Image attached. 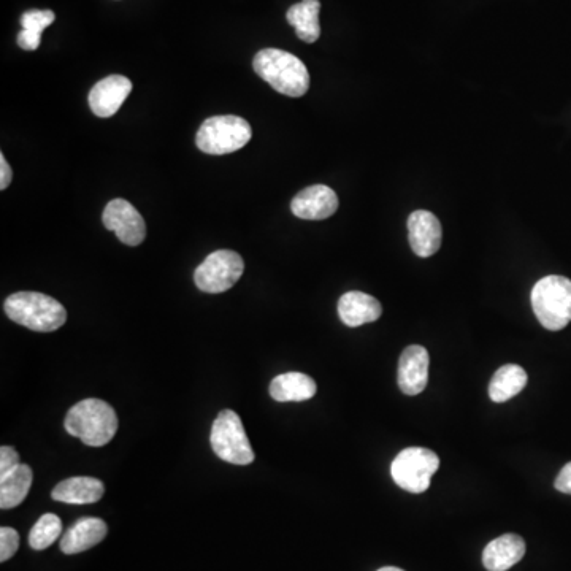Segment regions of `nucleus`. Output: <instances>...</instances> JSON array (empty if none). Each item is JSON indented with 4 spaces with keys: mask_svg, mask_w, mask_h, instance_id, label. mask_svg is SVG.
Listing matches in <instances>:
<instances>
[{
    "mask_svg": "<svg viewBox=\"0 0 571 571\" xmlns=\"http://www.w3.org/2000/svg\"><path fill=\"white\" fill-rule=\"evenodd\" d=\"M107 524L102 519L85 518L75 522L61 540L64 554H78L99 545L107 537Z\"/></svg>",
    "mask_w": 571,
    "mask_h": 571,
    "instance_id": "nucleus-16",
    "label": "nucleus"
},
{
    "mask_svg": "<svg viewBox=\"0 0 571 571\" xmlns=\"http://www.w3.org/2000/svg\"><path fill=\"white\" fill-rule=\"evenodd\" d=\"M338 210V197L334 189L315 184L303 189L291 202V211L297 218L321 221L330 218Z\"/></svg>",
    "mask_w": 571,
    "mask_h": 571,
    "instance_id": "nucleus-11",
    "label": "nucleus"
},
{
    "mask_svg": "<svg viewBox=\"0 0 571 571\" xmlns=\"http://www.w3.org/2000/svg\"><path fill=\"white\" fill-rule=\"evenodd\" d=\"M408 237L413 253L419 257L434 256L441 246L440 221L434 213L426 210H418L411 213L408 218Z\"/></svg>",
    "mask_w": 571,
    "mask_h": 571,
    "instance_id": "nucleus-13",
    "label": "nucleus"
},
{
    "mask_svg": "<svg viewBox=\"0 0 571 571\" xmlns=\"http://www.w3.org/2000/svg\"><path fill=\"white\" fill-rule=\"evenodd\" d=\"M527 381H529V376L524 368L513 364L503 365L492 376L491 384H489V397L495 403L508 402L526 388Z\"/></svg>",
    "mask_w": 571,
    "mask_h": 571,
    "instance_id": "nucleus-20",
    "label": "nucleus"
},
{
    "mask_svg": "<svg viewBox=\"0 0 571 571\" xmlns=\"http://www.w3.org/2000/svg\"><path fill=\"white\" fill-rule=\"evenodd\" d=\"M105 494L104 483L89 476H77L62 481L53 489V499L56 502L69 505H89L99 502Z\"/></svg>",
    "mask_w": 571,
    "mask_h": 571,
    "instance_id": "nucleus-17",
    "label": "nucleus"
},
{
    "mask_svg": "<svg viewBox=\"0 0 571 571\" xmlns=\"http://www.w3.org/2000/svg\"><path fill=\"white\" fill-rule=\"evenodd\" d=\"M20 454L12 446H2L0 448V478H4L8 473H12L16 467H20Z\"/></svg>",
    "mask_w": 571,
    "mask_h": 571,
    "instance_id": "nucleus-25",
    "label": "nucleus"
},
{
    "mask_svg": "<svg viewBox=\"0 0 571 571\" xmlns=\"http://www.w3.org/2000/svg\"><path fill=\"white\" fill-rule=\"evenodd\" d=\"M440 468V457L427 448H407L397 454L391 465L392 480L403 491L422 494L430 487L432 476Z\"/></svg>",
    "mask_w": 571,
    "mask_h": 571,
    "instance_id": "nucleus-7",
    "label": "nucleus"
},
{
    "mask_svg": "<svg viewBox=\"0 0 571 571\" xmlns=\"http://www.w3.org/2000/svg\"><path fill=\"white\" fill-rule=\"evenodd\" d=\"M251 126L240 116H213L207 119L199 132L196 143L202 153L223 156L242 150L251 140Z\"/></svg>",
    "mask_w": 571,
    "mask_h": 571,
    "instance_id": "nucleus-5",
    "label": "nucleus"
},
{
    "mask_svg": "<svg viewBox=\"0 0 571 571\" xmlns=\"http://www.w3.org/2000/svg\"><path fill=\"white\" fill-rule=\"evenodd\" d=\"M20 546V535L12 527L0 529V562H7L15 556Z\"/></svg>",
    "mask_w": 571,
    "mask_h": 571,
    "instance_id": "nucleus-24",
    "label": "nucleus"
},
{
    "mask_svg": "<svg viewBox=\"0 0 571 571\" xmlns=\"http://www.w3.org/2000/svg\"><path fill=\"white\" fill-rule=\"evenodd\" d=\"M254 72L284 96L302 97L310 88L307 66L288 51L265 48L254 56Z\"/></svg>",
    "mask_w": 571,
    "mask_h": 571,
    "instance_id": "nucleus-1",
    "label": "nucleus"
},
{
    "mask_svg": "<svg viewBox=\"0 0 571 571\" xmlns=\"http://www.w3.org/2000/svg\"><path fill=\"white\" fill-rule=\"evenodd\" d=\"M0 169H2V173H0V189L4 191V189H7L10 183H12L13 177L12 169H10V165H8L4 154L0 156Z\"/></svg>",
    "mask_w": 571,
    "mask_h": 571,
    "instance_id": "nucleus-27",
    "label": "nucleus"
},
{
    "mask_svg": "<svg viewBox=\"0 0 571 571\" xmlns=\"http://www.w3.org/2000/svg\"><path fill=\"white\" fill-rule=\"evenodd\" d=\"M554 486H556L557 491L562 492V494L571 495V462L560 470Z\"/></svg>",
    "mask_w": 571,
    "mask_h": 571,
    "instance_id": "nucleus-26",
    "label": "nucleus"
},
{
    "mask_svg": "<svg viewBox=\"0 0 571 571\" xmlns=\"http://www.w3.org/2000/svg\"><path fill=\"white\" fill-rule=\"evenodd\" d=\"M319 12V0H302L300 4L292 5L286 13V20L296 29L297 37L305 43H315L321 37Z\"/></svg>",
    "mask_w": 571,
    "mask_h": 571,
    "instance_id": "nucleus-19",
    "label": "nucleus"
},
{
    "mask_svg": "<svg viewBox=\"0 0 571 571\" xmlns=\"http://www.w3.org/2000/svg\"><path fill=\"white\" fill-rule=\"evenodd\" d=\"M429 353L424 346L411 345L399 361V388L403 394L419 395L429 383Z\"/></svg>",
    "mask_w": 571,
    "mask_h": 571,
    "instance_id": "nucleus-12",
    "label": "nucleus"
},
{
    "mask_svg": "<svg viewBox=\"0 0 571 571\" xmlns=\"http://www.w3.org/2000/svg\"><path fill=\"white\" fill-rule=\"evenodd\" d=\"M56 20L51 10H29L21 16L23 31L18 34V45L26 51H35L42 42V32Z\"/></svg>",
    "mask_w": 571,
    "mask_h": 571,
    "instance_id": "nucleus-22",
    "label": "nucleus"
},
{
    "mask_svg": "<svg viewBox=\"0 0 571 571\" xmlns=\"http://www.w3.org/2000/svg\"><path fill=\"white\" fill-rule=\"evenodd\" d=\"M104 226L115 232L119 242L127 246H138L145 240L146 224L142 215L127 200L115 199L108 202L102 216Z\"/></svg>",
    "mask_w": 571,
    "mask_h": 571,
    "instance_id": "nucleus-9",
    "label": "nucleus"
},
{
    "mask_svg": "<svg viewBox=\"0 0 571 571\" xmlns=\"http://www.w3.org/2000/svg\"><path fill=\"white\" fill-rule=\"evenodd\" d=\"M66 430L72 437L80 438L83 445L100 448L108 445L118 432V416L104 400H81L67 413Z\"/></svg>",
    "mask_w": 571,
    "mask_h": 571,
    "instance_id": "nucleus-2",
    "label": "nucleus"
},
{
    "mask_svg": "<svg viewBox=\"0 0 571 571\" xmlns=\"http://www.w3.org/2000/svg\"><path fill=\"white\" fill-rule=\"evenodd\" d=\"M132 81L123 75H110L100 80L89 92V107L99 118H110L131 94Z\"/></svg>",
    "mask_w": 571,
    "mask_h": 571,
    "instance_id": "nucleus-10",
    "label": "nucleus"
},
{
    "mask_svg": "<svg viewBox=\"0 0 571 571\" xmlns=\"http://www.w3.org/2000/svg\"><path fill=\"white\" fill-rule=\"evenodd\" d=\"M383 313L381 303L365 292L351 291L338 300V315L348 327H359L375 322Z\"/></svg>",
    "mask_w": 571,
    "mask_h": 571,
    "instance_id": "nucleus-15",
    "label": "nucleus"
},
{
    "mask_svg": "<svg viewBox=\"0 0 571 571\" xmlns=\"http://www.w3.org/2000/svg\"><path fill=\"white\" fill-rule=\"evenodd\" d=\"M245 270L242 256L235 251L219 250L211 253L194 273V281L200 291L221 294L234 288Z\"/></svg>",
    "mask_w": 571,
    "mask_h": 571,
    "instance_id": "nucleus-8",
    "label": "nucleus"
},
{
    "mask_svg": "<svg viewBox=\"0 0 571 571\" xmlns=\"http://www.w3.org/2000/svg\"><path fill=\"white\" fill-rule=\"evenodd\" d=\"M32 480L34 473L29 465L24 464L16 467L4 478H0V508L12 510L21 505L31 491Z\"/></svg>",
    "mask_w": 571,
    "mask_h": 571,
    "instance_id": "nucleus-21",
    "label": "nucleus"
},
{
    "mask_svg": "<svg viewBox=\"0 0 571 571\" xmlns=\"http://www.w3.org/2000/svg\"><path fill=\"white\" fill-rule=\"evenodd\" d=\"M62 522L56 514H43L29 533V545L35 551L50 548L61 537Z\"/></svg>",
    "mask_w": 571,
    "mask_h": 571,
    "instance_id": "nucleus-23",
    "label": "nucleus"
},
{
    "mask_svg": "<svg viewBox=\"0 0 571 571\" xmlns=\"http://www.w3.org/2000/svg\"><path fill=\"white\" fill-rule=\"evenodd\" d=\"M211 448L224 462L234 465H250L254 453L246 437L242 419L235 411L224 410L218 414L211 429Z\"/></svg>",
    "mask_w": 571,
    "mask_h": 571,
    "instance_id": "nucleus-6",
    "label": "nucleus"
},
{
    "mask_svg": "<svg viewBox=\"0 0 571 571\" xmlns=\"http://www.w3.org/2000/svg\"><path fill=\"white\" fill-rule=\"evenodd\" d=\"M378 571H403L402 568H395V567H383L380 568Z\"/></svg>",
    "mask_w": 571,
    "mask_h": 571,
    "instance_id": "nucleus-28",
    "label": "nucleus"
},
{
    "mask_svg": "<svg viewBox=\"0 0 571 571\" xmlns=\"http://www.w3.org/2000/svg\"><path fill=\"white\" fill-rule=\"evenodd\" d=\"M4 310L13 322L34 332H54L67 321L66 308L40 292H16L5 300Z\"/></svg>",
    "mask_w": 571,
    "mask_h": 571,
    "instance_id": "nucleus-3",
    "label": "nucleus"
},
{
    "mask_svg": "<svg viewBox=\"0 0 571 571\" xmlns=\"http://www.w3.org/2000/svg\"><path fill=\"white\" fill-rule=\"evenodd\" d=\"M532 308L545 329H565L571 322V280L559 275L541 278L532 291Z\"/></svg>",
    "mask_w": 571,
    "mask_h": 571,
    "instance_id": "nucleus-4",
    "label": "nucleus"
},
{
    "mask_svg": "<svg viewBox=\"0 0 571 571\" xmlns=\"http://www.w3.org/2000/svg\"><path fill=\"white\" fill-rule=\"evenodd\" d=\"M315 394V380L305 373H283L270 384V395L276 402H305L313 399Z\"/></svg>",
    "mask_w": 571,
    "mask_h": 571,
    "instance_id": "nucleus-18",
    "label": "nucleus"
},
{
    "mask_svg": "<svg viewBox=\"0 0 571 571\" xmlns=\"http://www.w3.org/2000/svg\"><path fill=\"white\" fill-rule=\"evenodd\" d=\"M526 554V541L519 535L506 533L495 538L483 552V564L487 571H508L521 562Z\"/></svg>",
    "mask_w": 571,
    "mask_h": 571,
    "instance_id": "nucleus-14",
    "label": "nucleus"
}]
</instances>
